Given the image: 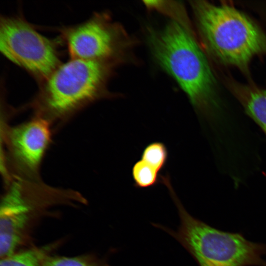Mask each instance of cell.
I'll return each instance as SVG.
<instances>
[{"label":"cell","instance_id":"6da1fadb","mask_svg":"<svg viewBox=\"0 0 266 266\" xmlns=\"http://www.w3.org/2000/svg\"><path fill=\"white\" fill-rule=\"evenodd\" d=\"M193 33L172 21L161 30L148 32L150 50L197 109L216 104L217 82Z\"/></svg>","mask_w":266,"mask_h":266},{"label":"cell","instance_id":"7a4b0ae2","mask_svg":"<svg viewBox=\"0 0 266 266\" xmlns=\"http://www.w3.org/2000/svg\"><path fill=\"white\" fill-rule=\"evenodd\" d=\"M191 2L204 44L219 61L247 71L255 56L266 53V34L244 13L227 4Z\"/></svg>","mask_w":266,"mask_h":266},{"label":"cell","instance_id":"3957f363","mask_svg":"<svg viewBox=\"0 0 266 266\" xmlns=\"http://www.w3.org/2000/svg\"><path fill=\"white\" fill-rule=\"evenodd\" d=\"M109 65L78 59L62 63L40 83L33 103L36 116L62 121L103 97Z\"/></svg>","mask_w":266,"mask_h":266},{"label":"cell","instance_id":"277c9868","mask_svg":"<svg viewBox=\"0 0 266 266\" xmlns=\"http://www.w3.org/2000/svg\"><path fill=\"white\" fill-rule=\"evenodd\" d=\"M178 209L176 231L159 224L191 254L199 266H266V244L247 240L241 233L224 232L195 218L184 208L172 186L167 188Z\"/></svg>","mask_w":266,"mask_h":266},{"label":"cell","instance_id":"5b68a950","mask_svg":"<svg viewBox=\"0 0 266 266\" xmlns=\"http://www.w3.org/2000/svg\"><path fill=\"white\" fill-rule=\"evenodd\" d=\"M14 187L4 196L0 208V256L20 250L28 242L33 229L50 208L84 203L78 195L47 190Z\"/></svg>","mask_w":266,"mask_h":266},{"label":"cell","instance_id":"8992f818","mask_svg":"<svg viewBox=\"0 0 266 266\" xmlns=\"http://www.w3.org/2000/svg\"><path fill=\"white\" fill-rule=\"evenodd\" d=\"M0 51L40 83L62 64L55 43L19 16H1Z\"/></svg>","mask_w":266,"mask_h":266},{"label":"cell","instance_id":"52a82bcc","mask_svg":"<svg viewBox=\"0 0 266 266\" xmlns=\"http://www.w3.org/2000/svg\"><path fill=\"white\" fill-rule=\"evenodd\" d=\"M70 59L110 64L119 49V33L107 15L95 13L85 21L61 30Z\"/></svg>","mask_w":266,"mask_h":266},{"label":"cell","instance_id":"ba28073f","mask_svg":"<svg viewBox=\"0 0 266 266\" xmlns=\"http://www.w3.org/2000/svg\"><path fill=\"white\" fill-rule=\"evenodd\" d=\"M8 156L19 174L33 177L51 140L50 122L35 116L31 120L5 131Z\"/></svg>","mask_w":266,"mask_h":266},{"label":"cell","instance_id":"9c48e42d","mask_svg":"<svg viewBox=\"0 0 266 266\" xmlns=\"http://www.w3.org/2000/svg\"><path fill=\"white\" fill-rule=\"evenodd\" d=\"M234 90L247 113L266 133V90L246 85L234 86Z\"/></svg>","mask_w":266,"mask_h":266},{"label":"cell","instance_id":"30bf717a","mask_svg":"<svg viewBox=\"0 0 266 266\" xmlns=\"http://www.w3.org/2000/svg\"><path fill=\"white\" fill-rule=\"evenodd\" d=\"M55 242L40 247L32 246L20 249L1 258L0 266H41L44 258L59 244Z\"/></svg>","mask_w":266,"mask_h":266},{"label":"cell","instance_id":"8fae6325","mask_svg":"<svg viewBox=\"0 0 266 266\" xmlns=\"http://www.w3.org/2000/svg\"><path fill=\"white\" fill-rule=\"evenodd\" d=\"M41 266H110V265L105 260L91 254L69 257L52 255L50 253L44 258Z\"/></svg>","mask_w":266,"mask_h":266},{"label":"cell","instance_id":"7c38bea8","mask_svg":"<svg viewBox=\"0 0 266 266\" xmlns=\"http://www.w3.org/2000/svg\"><path fill=\"white\" fill-rule=\"evenodd\" d=\"M159 172L142 160L136 161L132 168L134 186L139 189L152 187L161 181Z\"/></svg>","mask_w":266,"mask_h":266},{"label":"cell","instance_id":"4fadbf2b","mask_svg":"<svg viewBox=\"0 0 266 266\" xmlns=\"http://www.w3.org/2000/svg\"><path fill=\"white\" fill-rule=\"evenodd\" d=\"M144 4L149 8L156 9L173 18V21L193 32L185 10L182 5L174 1L148 0Z\"/></svg>","mask_w":266,"mask_h":266},{"label":"cell","instance_id":"5bb4252c","mask_svg":"<svg viewBox=\"0 0 266 266\" xmlns=\"http://www.w3.org/2000/svg\"><path fill=\"white\" fill-rule=\"evenodd\" d=\"M168 152L166 145L155 141L148 144L143 150L141 160L159 172L165 167L168 160Z\"/></svg>","mask_w":266,"mask_h":266}]
</instances>
